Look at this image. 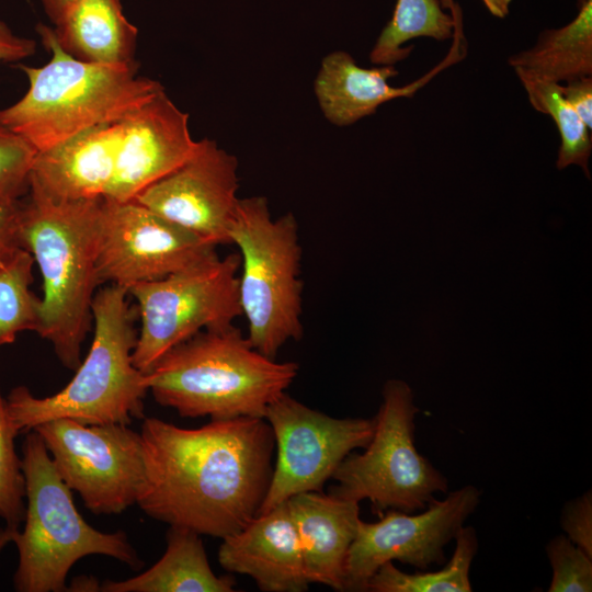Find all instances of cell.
I'll return each mask as SVG.
<instances>
[{"mask_svg":"<svg viewBox=\"0 0 592 592\" xmlns=\"http://www.w3.org/2000/svg\"><path fill=\"white\" fill-rule=\"evenodd\" d=\"M139 433L145 476L136 504L148 516L224 538L258 515L275 447L264 418L210 420L197 429L145 418Z\"/></svg>","mask_w":592,"mask_h":592,"instance_id":"1","label":"cell"},{"mask_svg":"<svg viewBox=\"0 0 592 592\" xmlns=\"http://www.w3.org/2000/svg\"><path fill=\"white\" fill-rule=\"evenodd\" d=\"M103 197L57 202L29 190L21 201L22 247L37 264L43 296L36 333L61 364L77 369L92 328Z\"/></svg>","mask_w":592,"mask_h":592,"instance_id":"2","label":"cell"},{"mask_svg":"<svg viewBox=\"0 0 592 592\" xmlns=\"http://www.w3.org/2000/svg\"><path fill=\"white\" fill-rule=\"evenodd\" d=\"M298 373L255 350L234 325L207 329L175 345L145 374L148 391L184 418H264Z\"/></svg>","mask_w":592,"mask_h":592,"instance_id":"3","label":"cell"},{"mask_svg":"<svg viewBox=\"0 0 592 592\" xmlns=\"http://www.w3.org/2000/svg\"><path fill=\"white\" fill-rule=\"evenodd\" d=\"M36 32L50 60L22 65L29 89L14 104L0 109V123L25 138L37 152L82 132L117 122L164 88L137 75V66H106L79 60L57 44L52 26Z\"/></svg>","mask_w":592,"mask_h":592,"instance_id":"4","label":"cell"},{"mask_svg":"<svg viewBox=\"0 0 592 592\" xmlns=\"http://www.w3.org/2000/svg\"><path fill=\"white\" fill-rule=\"evenodd\" d=\"M128 291L110 284L92 301L93 340L72 379L58 392L38 398L18 386L7 397V408L18 433L56 419L83 424H130L144 419L148 392L145 373L135 367L136 308Z\"/></svg>","mask_w":592,"mask_h":592,"instance_id":"5","label":"cell"},{"mask_svg":"<svg viewBox=\"0 0 592 592\" xmlns=\"http://www.w3.org/2000/svg\"><path fill=\"white\" fill-rule=\"evenodd\" d=\"M22 470L26 508L22 531L0 536V549L13 542L19 565L13 576L19 592H61L71 567L82 557L104 555L134 569L143 566L124 532L104 533L78 512L72 491L56 471L42 437L29 431Z\"/></svg>","mask_w":592,"mask_h":592,"instance_id":"6","label":"cell"},{"mask_svg":"<svg viewBox=\"0 0 592 592\" xmlns=\"http://www.w3.org/2000/svg\"><path fill=\"white\" fill-rule=\"evenodd\" d=\"M240 251L239 300L248 321V340L276 358L289 340L303 337L301 247L292 213L273 219L264 196L239 198L229 229Z\"/></svg>","mask_w":592,"mask_h":592,"instance_id":"7","label":"cell"},{"mask_svg":"<svg viewBox=\"0 0 592 592\" xmlns=\"http://www.w3.org/2000/svg\"><path fill=\"white\" fill-rule=\"evenodd\" d=\"M418 412L410 386L387 380L369 443L363 453H350L341 462L332 475L338 483L329 493L358 503L368 500L379 516L390 509L422 511L436 493H447V478L415 448Z\"/></svg>","mask_w":592,"mask_h":592,"instance_id":"8","label":"cell"},{"mask_svg":"<svg viewBox=\"0 0 592 592\" xmlns=\"http://www.w3.org/2000/svg\"><path fill=\"white\" fill-rule=\"evenodd\" d=\"M240 254L217 253L166 277L127 291L136 301L140 330L133 363L148 373L170 349L207 329L232 325L241 314Z\"/></svg>","mask_w":592,"mask_h":592,"instance_id":"9","label":"cell"},{"mask_svg":"<svg viewBox=\"0 0 592 592\" xmlns=\"http://www.w3.org/2000/svg\"><path fill=\"white\" fill-rule=\"evenodd\" d=\"M33 430L61 480L88 510L117 514L136 503L145 476L139 432L128 424H83L70 419L50 420Z\"/></svg>","mask_w":592,"mask_h":592,"instance_id":"10","label":"cell"},{"mask_svg":"<svg viewBox=\"0 0 592 592\" xmlns=\"http://www.w3.org/2000/svg\"><path fill=\"white\" fill-rule=\"evenodd\" d=\"M264 419L272 429L277 456L258 514L295 494L321 491L350 453L366 447L375 428L374 418H332L286 392L267 407Z\"/></svg>","mask_w":592,"mask_h":592,"instance_id":"11","label":"cell"},{"mask_svg":"<svg viewBox=\"0 0 592 592\" xmlns=\"http://www.w3.org/2000/svg\"><path fill=\"white\" fill-rule=\"evenodd\" d=\"M480 490L467 485L431 501L421 513L387 510L375 523L360 521L344 563L343 591L364 592L377 569L400 561L420 570L445 561L453 540L480 501Z\"/></svg>","mask_w":592,"mask_h":592,"instance_id":"12","label":"cell"},{"mask_svg":"<svg viewBox=\"0 0 592 592\" xmlns=\"http://www.w3.org/2000/svg\"><path fill=\"white\" fill-rule=\"evenodd\" d=\"M217 246L136 201L103 197L96 272L100 284L128 289L216 254Z\"/></svg>","mask_w":592,"mask_h":592,"instance_id":"13","label":"cell"},{"mask_svg":"<svg viewBox=\"0 0 592 592\" xmlns=\"http://www.w3.org/2000/svg\"><path fill=\"white\" fill-rule=\"evenodd\" d=\"M237 171V158L204 138L187 160L133 201L216 246L231 244L229 229L239 202Z\"/></svg>","mask_w":592,"mask_h":592,"instance_id":"14","label":"cell"},{"mask_svg":"<svg viewBox=\"0 0 592 592\" xmlns=\"http://www.w3.org/2000/svg\"><path fill=\"white\" fill-rule=\"evenodd\" d=\"M189 115L167 95L158 92L121 121L114 174L104 198L133 201L195 150Z\"/></svg>","mask_w":592,"mask_h":592,"instance_id":"15","label":"cell"},{"mask_svg":"<svg viewBox=\"0 0 592 592\" xmlns=\"http://www.w3.org/2000/svg\"><path fill=\"white\" fill-rule=\"evenodd\" d=\"M221 539L220 566L251 577L261 591L308 589L297 532L286 502L255 515L241 530Z\"/></svg>","mask_w":592,"mask_h":592,"instance_id":"16","label":"cell"},{"mask_svg":"<svg viewBox=\"0 0 592 592\" xmlns=\"http://www.w3.org/2000/svg\"><path fill=\"white\" fill-rule=\"evenodd\" d=\"M460 21L455 23L454 45L446 58L431 72L405 87H392L388 80L398 75L392 65L363 68L346 52L327 55L315 80V94L325 117L338 126H348L376 112L396 98H411L437 72L463 58Z\"/></svg>","mask_w":592,"mask_h":592,"instance_id":"17","label":"cell"},{"mask_svg":"<svg viewBox=\"0 0 592 592\" xmlns=\"http://www.w3.org/2000/svg\"><path fill=\"white\" fill-rule=\"evenodd\" d=\"M122 119L37 152L29 190L57 202L103 197L114 174Z\"/></svg>","mask_w":592,"mask_h":592,"instance_id":"18","label":"cell"},{"mask_svg":"<svg viewBox=\"0 0 592 592\" xmlns=\"http://www.w3.org/2000/svg\"><path fill=\"white\" fill-rule=\"evenodd\" d=\"M310 583L343 591L344 563L360 524L358 502L309 491L287 501Z\"/></svg>","mask_w":592,"mask_h":592,"instance_id":"19","label":"cell"},{"mask_svg":"<svg viewBox=\"0 0 592 592\" xmlns=\"http://www.w3.org/2000/svg\"><path fill=\"white\" fill-rule=\"evenodd\" d=\"M54 25L57 44L79 60L137 66L138 30L125 16L122 0H75Z\"/></svg>","mask_w":592,"mask_h":592,"instance_id":"20","label":"cell"},{"mask_svg":"<svg viewBox=\"0 0 592 592\" xmlns=\"http://www.w3.org/2000/svg\"><path fill=\"white\" fill-rule=\"evenodd\" d=\"M236 582L216 576L208 562L201 535L170 526L163 556L148 570L125 580H105L104 592H234Z\"/></svg>","mask_w":592,"mask_h":592,"instance_id":"21","label":"cell"},{"mask_svg":"<svg viewBox=\"0 0 592 592\" xmlns=\"http://www.w3.org/2000/svg\"><path fill=\"white\" fill-rule=\"evenodd\" d=\"M522 84L569 82L592 75V0L567 25L544 31L536 44L509 57Z\"/></svg>","mask_w":592,"mask_h":592,"instance_id":"22","label":"cell"},{"mask_svg":"<svg viewBox=\"0 0 592 592\" xmlns=\"http://www.w3.org/2000/svg\"><path fill=\"white\" fill-rule=\"evenodd\" d=\"M455 16L445 13L439 0H397L391 20L383 29L369 59L377 66H395L407 58L410 39L425 36L446 41L454 35Z\"/></svg>","mask_w":592,"mask_h":592,"instance_id":"23","label":"cell"},{"mask_svg":"<svg viewBox=\"0 0 592 592\" xmlns=\"http://www.w3.org/2000/svg\"><path fill=\"white\" fill-rule=\"evenodd\" d=\"M456 546L446 566L435 572L423 570L407 573L392 561L385 562L369 579L366 591L371 592H469V570L478 550V537L473 526H463L456 537Z\"/></svg>","mask_w":592,"mask_h":592,"instance_id":"24","label":"cell"},{"mask_svg":"<svg viewBox=\"0 0 592 592\" xmlns=\"http://www.w3.org/2000/svg\"><path fill=\"white\" fill-rule=\"evenodd\" d=\"M34 259L24 248L0 266V350L38 327L41 298L32 289Z\"/></svg>","mask_w":592,"mask_h":592,"instance_id":"25","label":"cell"},{"mask_svg":"<svg viewBox=\"0 0 592 592\" xmlns=\"http://www.w3.org/2000/svg\"><path fill=\"white\" fill-rule=\"evenodd\" d=\"M524 88L533 107L551 116L558 128L561 143L557 168L561 170L576 164L581 167L590 179L591 129L563 98L561 86L551 82H536L524 84Z\"/></svg>","mask_w":592,"mask_h":592,"instance_id":"26","label":"cell"},{"mask_svg":"<svg viewBox=\"0 0 592 592\" xmlns=\"http://www.w3.org/2000/svg\"><path fill=\"white\" fill-rule=\"evenodd\" d=\"M18 434L0 389V516L5 521L0 536L18 531L25 516V478L14 446Z\"/></svg>","mask_w":592,"mask_h":592,"instance_id":"27","label":"cell"},{"mask_svg":"<svg viewBox=\"0 0 592 592\" xmlns=\"http://www.w3.org/2000/svg\"><path fill=\"white\" fill-rule=\"evenodd\" d=\"M36 149L0 123V208L27 194Z\"/></svg>","mask_w":592,"mask_h":592,"instance_id":"28","label":"cell"},{"mask_svg":"<svg viewBox=\"0 0 592 592\" xmlns=\"http://www.w3.org/2000/svg\"><path fill=\"white\" fill-rule=\"evenodd\" d=\"M546 554L553 576L548 592L592 591V557L565 534L551 538Z\"/></svg>","mask_w":592,"mask_h":592,"instance_id":"29","label":"cell"},{"mask_svg":"<svg viewBox=\"0 0 592 592\" xmlns=\"http://www.w3.org/2000/svg\"><path fill=\"white\" fill-rule=\"evenodd\" d=\"M560 525L565 535L592 557V492L587 490L563 505Z\"/></svg>","mask_w":592,"mask_h":592,"instance_id":"30","label":"cell"},{"mask_svg":"<svg viewBox=\"0 0 592 592\" xmlns=\"http://www.w3.org/2000/svg\"><path fill=\"white\" fill-rule=\"evenodd\" d=\"M21 201L0 208V266L23 248L20 232Z\"/></svg>","mask_w":592,"mask_h":592,"instance_id":"31","label":"cell"},{"mask_svg":"<svg viewBox=\"0 0 592 592\" xmlns=\"http://www.w3.org/2000/svg\"><path fill=\"white\" fill-rule=\"evenodd\" d=\"M560 86L563 98L592 129V77H582Z\"/></svg>","mask_w":592,"mask_h":592,"instance_id":"32","label":"cell"},{"mask_svg":"<svg viewBox=\"0 0 592 592\" xmlns=\"http://www.w3.org/2000/svg\"><path fill=\"white\" fill-rule=\"evenodd\" d=\"M36 52V43L15 34L0 18V62H14L31 57Z\"/></svg>","mask_w":592,"mask_h":592,"instance_id":"33","label":"cell"},{"mask_svg":"<svg viewBox=\"0 0 592 592\" xmlns=\"http://www.w3.org/2000/svg\"><path fill=\"white\" fill-rule=\"evenodd\" d=\"M75 0H41L43 8L55 24Z\"/></svg>","mask_w":592,"mask_h":592,"instance_id":"34","label":"cell"},{"mask_svg":"<svg viewBox=\"0 0 592 592\" xmlns=\"http://www.w3.org/2000/svg\"><path fill=\"white\" fill-rule=\"evenodd\" d=\"M491 14L503 18L509 13L511 0H482Z\"/></svg>","mask_w":592,"mask_h":592,"instance_id":"35","label":"cell"}]
</instances>
